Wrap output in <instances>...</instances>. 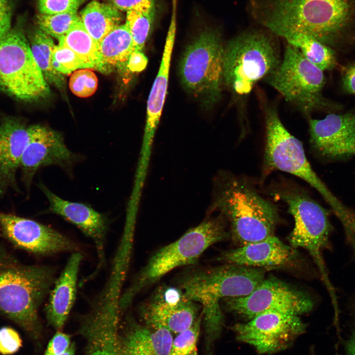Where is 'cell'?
Listing matches in <instances>:
<instances>
[{
  "mask_svg": "<svg viewBox=\"0 0 355 355\" xmlns=\"http://www.w3.org/2000/svg\"><path fill=\"white\" fill-rule=\"evenodd\" d=\"M253 20L276 36H311L328 45L355 29V0H248Z\"/></svg>",
  "mask_w": 355,
  "mask_h": 355,
  "instance_id": "obj_1",
  "label": "cell"
},
{
  "mask_svg": "<svg viewBox=\"0 0 355 355\" xmlns=\"http://www.w3.org/2000/svg\"><path fill=\"white\" fill-rule=\"evenodd\" d=\"M266 270L227 264L186 273L179 287L192 301L201 304L207 355H213L215 341L221 334L223 316L221 300L245 296L265 279Z\"/></svg>",
  "mask_w": 355,
  "mask_h": 355,
  "instance_id": "obj_2",
  "label": "cell"
},
{
  "mask_svg": "<svg viewBox=\"0 0 355 355\" xmlns=\"http://www.w3.org/2000/svg\"><path fill=\"white\" fill-rule=\"evenodd\" d=\"M54 268L21 263L0 245V314L37 337L38 309L55 281Z\"/></svg>",
  "mask_w": 355,
  "mask_h": 355,
  "instance_id": "obj_3",
  "label": "cell"
},
{
  "mask_svg": "<svg viewBox=\"0 0 355 355\" xmlns=\"http://www.w3.org/2000/svg\"><path fill=\"white\" fill-rule=\"evenodd\" d=\"M220 181L213 209L228 220L232 240L239 247L275 235L279 215L274 205L241 178Z\"/></svg>",
  "mask_w": 355,
  "mask_h": 355,
  "instance_id": "obj_4",
  "label": "cell"
},
{
  "mask_svg": "<svg viewBox=\"0 0 355 355\" xmlns=\"http://www.w3.org/2000/svg\"><path fill=\"white\" fill-rule=\"evenodd\" d=\"M276 36L265 29L248 30L224 46L223 83L241 100L280 64L282 58Z\"/></svg>",
  "mask_w": 355,
  "mask_h": 355,
  "instance_id": "obj_5",
  "label": "cell"
},
{
  "mask_svg": "<svg viewBox=\"0 0 355 355\" xmlns=\"http://www.w3.org/2000/svg\"><path fill=\"white\" fill-rule=\"evenodd\" d=\"M228 236L222 214L206 219L189 229L173 243L156 251L121 295L119 308L122 312L130 306L143 288L159 281L180 266L193 264L212 245Z\"/></svg>",
  "mask_w": 355,
  "mask_h": 355,
  "instance_id": "obj_6",
  "label": "cell"
},
{
  "mask_svg": "<svg viewBox=\"0 0 355 355\" xmlns=\"http://www.w3.org/2000/svg\"><path fill=\"white\" fill-rule=\"evenodd\" d=\"M265 169L279 170L301 178L320 194L342 224L350 222L355 213L344 205L317 175L306 158L301 142L285 128L276 109L265 106Z\"/></svg>",
  "mask_w": 355,
  "mask_h": 355,
  "instance_id": "obj_7",
  "label": "cell"
},
{
  "mask_svg": "<svg viewBox=\"0 0 355 355\" xmlns=\"http://www.w3.org/2000/svg\"><path fill=\"white\" fill-rule=\"evenodd\" d=\"M278 194L286 203L294 218V227L288 237L290 246L294 248H304L309 252L317 266L332 305H337L336 291L322 256V251L329 247V238L332 230L328 212L299 190L285 189Z\"/></svg>",
  "mask_w": 355,
  "mask_h": 355,
  "instance_id": "obj_8",
  "label": "cell"
},
{
  "mask_svg": "<svg viewBox=\"0 0 355 355\" xmlns=\"http://www.w3.org/2000/svg\"><path fill=\"white\" fill-rule=\"evenodd\" d=\"M48 83L20 28L0 38V92L23 101H33L49 93Z\"/></svg>",
  "mask_w": 355,
  "mask_h": 355,
  "instance_id": "obj_9",
  "label": "cell"
},
{
  "mask_svg": "<svg viewBox=\"0 0 355 355\" xmlns=\"http://www.w3.org/2000/svg\"><path fill=\"white\" fill-rule=\"evenodd\" d=\"M264 80L305 115L328 106L321 93L323 71L287 42L280 64Z\"/></svg>",
  "mask_w": 355,
  "mask_h": 355,
  "instance_id": "obj_10",
  "label": "cell"
},
{
  "mask_svg": "<svg viewBox=\"0 0 355 355\" xmlns=\"http://www.w3.org/2000/svg\"><path fill=\"white\" fill-rule=\"evenodd\" d=\"M224 46L213 31L201 33L186 48L180 64L182 83L195 96L212 104L219 99L223 83Z\"/></svg>",
  "mask_w": 355,
  "mask_h": 355,
  "instance_id": "obj_11",
  "label": "cell"
},
{
  "mask_svg": "<svg viewBox=\"0 0 355 355\" xmlns=\"http://www.w3.org/2000/svg\"><path fill=\"white\" fill-rule=\"evenodd\" d=\"M223 301L228 311L248 320L269 311L299 316L309 312L314 306L307 294L273 277L265 278L248 295Z\"/></svg>",
  "mask_w": 355,
  "mask_h": 355,
  "instance_id": "obj_12",
  "label": "cell"
},
{
  "mask_svg": "<svg viewBox=\"0 0 355 355\" xmlns=\"http://www.w3.org/2000/svg\"><path fill=\"white\" fill-rule=\"evenodd\" d=\"M306 328L299 316L277 311L260 314L247 322L231 327L237 341L252 346L260 354L286 349Z\"/></svg>",
  "mask_w": 355,
  "mask_h": 355,
  "instance_id": "obj_13",
  "label": "cell"
},
{
  "mask_svg": "<svg viewBox=\"0 0 355 355\" xmlns=\"http://www.w3.org/2000/svg\"><path fill=\"white\" fill-rule=\"evenodd\" d=\"M29 140L20 166L21 180L27 194L39 169L50 165L68 169L79 158L67 147L63 137L58 132L39 125L29 126Z\"/></svg>",
  "mask_w": 355,
  "mask_h": 355,
  "instance_id": "obj_14",
  "label": "cell"
},
{
  "mask_svg": "<svg viewBox=\"0 0 355 355\" xmlns=\"http://www.w3.org/2000/svg\"><path fill=\"white\" fill-rule=\"evenodd\" d=\"M0 231L16 247L38 255L75 251L67 236L36 221L0 211Z\"/></svg>",
  "mask_w": 355,
  "mask_h": 355,
  "instance_id": "obj_15",
  "label": "cell"
},
{
  "mask_svg": "<svg viewBox=\"0 0 355 355\" xmlns=\"http://www.w3.org/2000/svg\"><path fill=\"white\" fill-rule=\"evenodd\" d=\"M197 303L178 287H158L141 307L144 324L178 334L189 328L199 315Z\"/></svg>",
  "mask_w": 355,
  "mask_h": 355,
  "instance_id": "obj_16",
  "label": "cell"
},
{
  "mask_svg": "<svg viewBox=\"0 0 355 355\" xmlns=\"http://www.w3.org/2000/svg\"><path fill=\"white\" fill-rule=\"evenodd\" d=\"M38 186L48 200V210L77 226L94 242L98 255V265L95 271L86 278H94L105 262V244L109 221L107 217L90 206L81 203L70 202L59 197L42 183Z\"/></svg>",
  "mask_w": 355,
  "mask_h": 355,
  "instance_id": "obj_17",
  "label": "cell"
},
{
  "mask_svg": "<svg viewBox=\"0 0 355 355\" xmlns=\"http://www.w3.org/2000/svg\"><path fill=\"white\" fill-rule=\"evenodd\" d=\"M298 258L294 248L274 235L226 251L219 259L227 264L269 270L295 266Z\"/></svg>",
  "mask_w": 355,
  "mask_h": 355,
  "instance_id": "obj_18",
  "label": "cell"
},
{
  "mask_svg": "<svg viewBox=\"0 0 355 355\" xmlns=\"http://www.w3.org/2000/svg\"><path fill=\"white\" fill-rule=\"evenodd\" d=\"M29 138V126L19 118L0 120V198L11 189L20 192L16 175Z\"/></svg>",
  "mask_w": 355,
  "mask_h": 355,
  "instance_id": "obj_19",
  "label": "cell"
},
{
  "mask_svg": "<svg viewBox=\"0 0 355 355\" xmlns=\"http://www.w3.org/2000/svg\"><path fill=\"white\" fill-rule=\"evenodd\" d=\"M83 256L74 251L50 291L45 311L48 323L57 330L64 325L74 304L79 266Z\"/></svg>",
  "mask_w": 355,
  "mask_h": 355,
  "instance_id": "obj_20",
  "label": "cell"
},
{
  "mask_svg": "<svg viewBox=\"0 0 355 355\" xmlns=\"http://www.w3.org/2000/svg\"><path fill=\"white\" fill-rule=\"evenodd\" d=\"M176 32V13L173 12L168 29L162 61L147 100L143 150L149 152L163 110L167 91L170 62Z\"/></svg>",
  "mask_w": 355,
  "mask_h": 355,
  "instance_id": "obj_21",
  "label": "cell"
},
{
  "mask_svg": "<svg viewBox=\"0 0 355 355\" xmlns=\"http://www.w3.org/2000/svg\"><path fill=\"white\" fill-rule=\"evenodd\" d=\"M128 320L127 328L121 336L122 355H169L173 339L170 331Z\"/></svg>",
  "mask_w": 355,
  "mask_h": 355,
  "instance_id": "obj_22",
  "label": "cell"
},
{
  "mask_svg": "<svg viewBox=\"0 0 355 355\" xmlns=\"http://www.w3.org/2000/svg\"><path fill=\"white\" fill-rule=\"evenodd\" d=\"M119 320L85 316L81 332L87 339L86 355H122Z\"/></svg>",
  "mask_w": 355,
  "mask_h": 355,
  "instance_id": "obj_23",
  "label": "cell"
},
{
  "mask_svg": "<svg viewBox=\"0 0 355 355\" xmlns=\"http://www.w3.org/2000/svg\"><path fill=\"white\" fill-rule=\"evenodd\" d=\"M310 142L319 154L334 144L355 137V113L330 114L324 119H310Z\"/></svg>",
  "mask_w": 355,
  "mask_h": 355,
  "instance_id": "obj_24",
  "label": "cell"
},
{
  "mask_svg": "<svg viewBox=\"0 0 355 355\" xmlns=\"http://www.w3.org/2000/svg\"><path fill=\"white\" fill-rule=\"evenodd\" d=\"M99 50L100 56L99 71L105 72L112 68L127 65L134 48L126 25H119L108 33L99 43Z\"/></svg>",
  "mask_w": 355,
  "mask_h": 355,
  "instance_id": "obj_25",
  "label": "cell"
},
{
  "mask_svg": "<svg viewBox=\"0 0 355 355\" xmlns=\"http://www.w3.org/2000/svg\"><path fill=\"white\" fill-rule=\"evenodd\" d=\"M85 29L99 45L103 38L122 20L120 11L110 3L93 0L80 13Z\"/></svg>",
  "mask_w": 355,
  "mask_h": 355,
  "instance_id": "obj_26",
  "label": "cell"
},
{
  "mask_svg": "<svg viewBox=\"0 0 355 355\" xmlns=\"http://www.w3.org/2000/svg\"><path fill=\"white\" fill-rule=\"evenodd\" d=\"M28 41L33 57L46 82L58 88L63 87L64 77L52 65V52L56 45L51 36L36 28L30 34Z\"/></svg>",
  "mask_w": 355,
  "mask_h": 355,
  "instance_id": "obj_27",
  "label": "cell"
},
{
  "mask_svg": "<svg viewBox=\"0 0 355 355\" xmlns=\"http://www.w3.org/2000/svg\"><path fill=\"white\" fill-rule=\"evenodd\" d=\"M59 44L64 45L72 50L82 62L85 69L98 70L100 64L99 45L86 30L80 18L59 40Z\"/></svg>",
  "mask_w": 355,
  "mask_h": 355,
  "instance_id": "obj_28",
  "label": "cell"
},
{
  "mask_svg": "<svg viewBox=\"0 0 355 355\" xmlns=\"http://www.w3.org/2000/svg\"><path fill=\"white\" fill-rule=\"evenodd\" d=\"M284 38L286 42L297 48L310 62L322 71L329 70L336 64L334 51L326 44L314 37L303 33L287 34Z\"/></svg>",
  "mask_w": 355,
  "mask_h": 355,
  "instance_id": "obj_29",
  "label": "cell"
},
{
  "mask_svg": "<svg viewBox=\"0 0 355 355\" xmlns=\"http://www.w3.org/2000/svg\"><path fill=\"white\" fill-rule=\"evenodd\" d=\"M154 8L148 10L127 11L126 23L131 34L134 51H142L153 21Z\"/></svg>",
  "mask_w": 355,
  "mask_h": 355,
  "instance_id": "obj_30",
  "label": "cell"
},
{
  "mask_svg": "<svg viewBox=\"0 0 355 355\" xmlns=\"http://www.w3.org/2000/svg\"><path fill=\"white\" fill-rule=\"evenodd\" d=\"M77 11L55 14L39 13L36 17L38 28L41 31L60 40L79 20Z\"/></svg>",
  "mask_w": 355,
  "mask_h": 355,
  "instance_id": "obj_31",
  "label": "cell"
},
{
  "mask_svg": "<svg viewBox=\"0 0 355 355\" xmlns=\"http://www.w3.org/2000/svg\"><path fill=\"white\" fill-rule=\"evenodd\" d=\"M202 324V314L187 329L173 339L169 355H198L197 343Z\"/></svg>",
  "mask_w": 355,
  "mask_h": 355,
  "instance_id": "obj_32",
  "label": "cell"
},
{
  "mask_svg": "<svg viewBox=\"0 0 355 355\" xmlns=\"http://www.w3.org/2000/svg\"><path fill=\"white\" fill-rule=\"evenodd\" d=\"M98 84L96 75L89 69L75 71L69 80L71 91L80 98H87L93 95L97 90Z\"/></svg>",
  "mask_w": 355,
  "mask_h": 355,
  "instance_id": "obj_33",
  "label": "cell"
},
{
  "mask_svg": "<svg viewBox=\"0 0 355 355\" xmlns=\"http://www.w3.org/2000/svg\"><path fill=\"white\" fill-rule=\"evenodd\" d=\"M52 59L60 66L62 74L69 75L77 69H85L84 65L75 53L66 46L56 45L52 52Z\"/></svg>",
  "mask_w": 355,
  "mask_h": 355,
  "instance_id": "obj_34",
  "label": "cell"
},
{
  "mask_svg": "<svg viewBox=\"0 0 355 355\" xmlns=\"http://www.w3.org/2000/svg\"><path fill=\"white\" fill-rule=\"evenodd\" d=\"M85 0H38L39 13L55 14L77 11L78 8Z\"/></svg>",
  "mask_w": 355,
  "mask_h": 355,
  "instance_id": "obj_35",
  "label": "cell"
},
{
  "mask_svg": "<svg viewBox=\"0 0 355 355\" xmlns=\"http://www.w3.org/2000/svg\"><path fill=\"white\" fill-rule=\"evenodd\" d=\"M22 346L18 333L12 328L4 326L0 328V353L9 355L15 353Z\"/></svg>",
  "mask_w": 355,
  "mask_h": 355,
  "instance_id": "obj_36",
  "label": "cell"
},
{
  "mask_svg": "<svg viewBox=\"0 0 355 355\" xmlns=\"http://www.w3.org/2000/svg\"><path fill=\"white\" fill-rule=\"evenodd\" d=\"M355 155V137L330 147L320 155L328 158H335Z\"/></svg>",
  "mask_w": 355,
  "mask_h": 355,
  "instance_id": "obj_37",
  "label": "cell"
},
{
  "mask_svg": "<svg viewBox=\"0 0 355 355\" xmlns=\"http://www.w3.org/2000/svg\"><path fill=\"white\" fill-rule=\"evenodd\" d=\"M71 346L70 337L66 334L58 331L50 341L43 355H61L65 353Z\"/></svg>",
  "mask_w": 355,
  "mask_h": 355,
  "instance_id": "obj_38",
  "label": "cell"
},
{
  "mask_svg": "<svg viewBox=\"0 0 355 355\" xmlns=\"http://www.w3.org/2000/svg\"><path fill=\"white\" fill-rule=\"evenodd\" d=\"M119 11L148 10L154 8V0H108Z\"/></svg>",
  "mask_w": 355,
  "mask_h": 355,
  "instance_id": "obj_39",
  "label": "cell"
},
{
  "mask_svg": "<svg viewBox=\"0 0 355 355\" xmlns=\"http://www.w3.org/2000/svg\"><path fill=\"white\" fill-rule=\"evenodd\" d=\"M11 0H0V38L10 30Z\"/></svg>",
  "mask_w": 355,
  "mask_h": 355,
  "instance_id": "obj_40",
  "label": "cell"
},
{
  "mask_svg": "<svg viewBox=\"0 0 355 355\" xmlns=\"http://www.w3.org/2000/svg\"><path fill=\"white\" fill-rule=\"evenodd\" d=\"M147 63V59L142 51H134L129 57L127 67L131 71L138 72L145 68Z\"/></svg>",
  "mask_w": 355,
  "mask_h": 355,
  "instance_id": "obj_41",
  "label": "cell"
},
{
  "mask_svg": "<svg viewBox=\"0 0 355 355\" xmlns=\"http://www.w3.org/2000/svg\"><path fill=\"white\" fill-rule=\"evenodd\" d=\"M342 80L345 90L355 95V64L350 65L346 69Z\"/></svg>",
  "mask_w": 355,
  "mask_h": 355,
  "instance_id": "obj_42",
  "label": "cell"
},
{
  "mask_svg": "<svg viewBox=\"0 0 355 355\" xmlns=\"http://www.w3.org/2000/svg\"><path fill=\"white\" fill-rule=\"evenodd\" d=\"M354 324L351 333L345 344V355H355V306L354 308Z\"/></svg>",
  "mask_w": 355,
  "mask_h": 355,
  "instance_id": "obj_43",
  "label": "cell"
},
{
  "mask_svg": "<svg viewBox=\"0 0 355 355\" xmlns=\"http://www.w3.org/2000/svg\"><path fill=\"white\" fill-rule=\"evenodd\" d=\"M74 346L73 345H71L69 349L64 354L61 355H74Z\"/></svg>",
  "mask_w": 355,
  "mask_h": 355,
  "instance_id": "obj_44",
  "label": "cell"
},
{
  "mask_svg": "<svg viewBox=\"0 0 355 355\" xmlns=\"http://www.w3.org/2000/svg\"><path fill=\"white\" fill-rule=\"evenodd\" d=\"M349 241H351V242L353 245V248L354 249V251L355 252V231L353 236L352 237V238H351V239Z\"/></svg>",
  "mask_w": 355,
  "mask_h": 355,
  "instance_id": "obj_45",
  "label": "cell"
},
{
  "mask_svg": "<svg viewBox=\"0 0 355 355\" xmlns=\"http://www.w3.org/2000/svg\"><path fill=\"white\" fill-rule=\"evenodd\" d=\"M173 1V4L174 6V10H175L176 4H177V0H172Z\"/></svg>",
  "mask_w": 355,
  "mask_h": 355,
  "instance_id": "obj_46",
  "label": "cell"
},
{
  "mask_svg": "<svg viewBox=\"0 0 355 355\" xmlns=\"http://www.w3.org/2000/svg\"><path fill=\"white\" fill-rule=\"evenodd\" d=\"M311 355H316L314 354V352H313V351H312V350H311Z\"/></svg>",
  "mask_w": 355,
  "mask_h": 355,
  "instance_id": "obj_47",
  "label": "cell"
}]
</instances>
